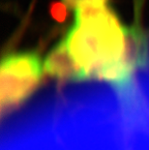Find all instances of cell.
Masks as SVG:
<instances>
[{"mask_svg":"<svg viewBox=\"0 0 149 150\" xmlns=\"http://www.w3.org/2000/svg\"><path fill=\"white\" fill-rule=\"evenodd\" d=\"M44 67L35 52L8 54L0 66V106L5 114L26 101L39 85Z\"/></svg>","mask_w":149,"mask_h":150,"instance_id":"2","label":"cell"},{"mask_svg":"<svg viewBox=\"0 0 149 150\" xmlns=\"http://www.w3.org/2000/svg\"><path fill=\"white\" fill-rule=\"evenodd\" d=\"M64 3L68 7L76 9L78 6H80L84 3H91V2H101V3H107V0H63Z\"/></svg>","mask_w":149,"mask_h":150,"instance_id":"6","label":"cell"},{"mask_svg":"<svg viewBox=\"0 0 149 150\" xmlns=\"http://www.w3.org/2000/svg\"><path fill=\"white\" fill-rule=\"evenodd\" d=\"M49 12L52 17L58 22H64L67 18V5L65 3L54 2L50 5Z\"/></svg>","mask_w":149,"mask_h":150,"instance_id":"5","label":"cell"},{"mask_svg":"<svg viewBox=\"0 0 149 150\" xmlns=\"http://www.w3.org/2000/svg\"><path fill=\"white\" fill-rule=\"evenodd\" d=\"M75 10V23L64 40L85 81L101 79L126 88L132 79L121 65L124 26L107 3H84Z\"/></svg>","mask_w":149,"mask_h":150,"instance_id":"1","label":"cell"},{"mask_svg":"<svg viewBox=\"0 0 149 150\" xmlns=\"http://www.w3.org/2000/svg\"><path fill=\"white\" fill-rule=\"evenodd\" d=\"M44 72L62 81H84L85 76L81 67L70 53L65 40L53 47L44 61Z\"/></svg>","mask_w":149,"mask_h":150,"instance_id":"4","label":"cell"},{"mask_svg":"<svg viewBox=\"0 0 149 150\" xmlns=\"http://www.w3.org/2000/svg\"><path fill=\"white\" fill-rule=\"evenodd\" d=\"M148 60V41L145 31L141 27L138 16L130 26H124V50L121 65L132 79L138 69L146 66Z\"/></svg>","mask_w":149,"mask_h":150,"instance_id":"3","label":"cell"}]
</instances>
